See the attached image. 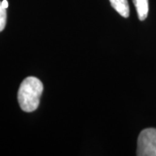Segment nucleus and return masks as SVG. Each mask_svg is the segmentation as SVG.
Here are the masks:
<instances>
[{
  "label": "nucleus",
  "instance_id": "1",
  "mask_svg": "<svg viewBox=\"0 0 156 156\" xmlns=\"http://www.w3.org/2000/svg\"><path fill=\"white\" fill-rule=\"evenodd\" d=\"M44 85L38 78L29 76L22 82L17 93L19 106L24 112H33L39 106Z\"/></svg>",
  "mask_w": 156,
  "mask_h": 156
},
{
  "label": "nucleus",
  "instance_id": "2",
  "mask_svg": "<svg viewBox=\"0 0 156 156\" xmlns=\"http://www.w3.org/2000/svg\"><path fill=\"white\" fill-rule=\"evenodd\" d=\"M137 155L156 156V128L143 129L137 142Z\"/></svg>",
  "mask_w": 156,
  "mask_h": 156
},
{
  "label": "nucleus",
  "instance_id": "3",
  "mask_svg": "<svg viewBox=\"0 0 156 156\" xmlns=\"http://www.w3.org/2000/svg\"><path fill=\"white\" fill-rule=\"evenodd\" d=\"M112 7L123 17L129 16V5L128 0H109Z\"/></svg>",
  "mask_w": 156,
  "mask_h": 156
},
{
  "label": "nucleus",
  "instance_id": "6",
  "mask_svg": "<svg viewBox=\"0 0 156 156\" xmlns=\"http://www.w3.org/2000/svg\"><path fill=\"white\" fill-rule=\"evenodd\" d=\"M2 6H3L4 8L7 9V8H8V6H9V3H8V1H7V0H3V1H2Z\"/></svg>",
  "mask_w": 156,
  "mask_h": 156
},
{
  "label": "nucleus",
  "instance_id": "5",
  "mask_svg": "<svg viewBox=\"0 0 156 156\" xmlns=\"http://www.w3.org/2000/svg\"><path fill=\"white\" fill-rule=\"evenodd\" d=\"M6 17V9L2 6V2H0V32L5 27Z\"/></svg>",
  "mask_w": 156,
  "mask_h": 156
},
{
  "label": "nucleus",
  "instance_id": "4",
  "mask_svg": "<svg viewBox=\"0 0 156 156\" xmlns=\"http://www.w3.org/2000/svg\"><path fill=\"white\" fill-rule=\"evenodd\" d=\"M138 17L140 21L145 20L148 15V0H133Z\"/></svg>",
  "mask_w": 156,
  "mask_h": 156
}]
</instances>
